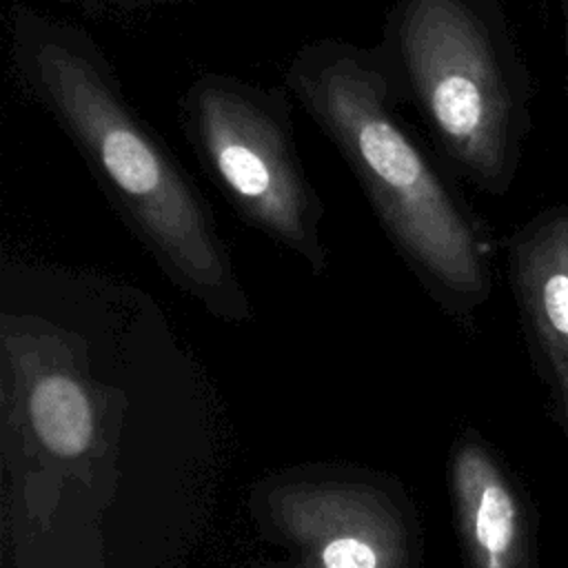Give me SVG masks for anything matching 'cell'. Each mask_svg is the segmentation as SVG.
Instances as JSON below:
<instances>
[{
	"label": "cell",
	"mask_w": 568,
	"mask_h": 568,
	"mask_svg": "<svg viewBox=\"0 0 568 568\" xmlns=\"http://www.w3.org/2000/svg\"><path fill=\"white\" fill-rule=\"evenodd\" d=\"M7 33L16 87L64 133L160 266L211 313L246 320L251 306L202 193L133 106L98 40L24 0L11 2Z\"/></svg>",
	"instance_id": "6da1fadb"
},
{
	"label": "cell",
	"mask_w": 568,
	"mask_h": 568,
	"mask_svg": "<svg viewBox=\"0 0 568 568\" xmlns=\"http://www.w3.org/2000/svg\"><path fill=\"white\" fill-rule=\"evenodd\" d=\"M284 87L339 151L384 231L453 308L488 297L486 244L448 166L402 118L375 47L311 40L282 73Z\"/></svg>",
	"instance_id": "7a4b0ae2"
},
{
	"label": "cell",
	"mask_w": 568,
	"mask_h": 568,
	"mask_svg": "<svg viewBox=\"0 0 568 568\" xmlns=\"http://www.w3.org/2000/svg\"><path fill=\"white\" fill-rule=\"evenodd\" d=\"M373 47L448 171L504 195L530 129V80L501 0H395Z\"/></svg>",
	"instance_id": "3957f363"
},
{
	"label": "cell",
	"mask_w": 568,
	"mask_h": 568,
	"mask_svg": "<svg viewBox=\"0 0 568 568\" xmlns=\"http://www.w3.org/2000/svg\"><path fill=\"white\" fill-rule=\"evenodd\" d=\"M293 102L286 87L200 71L180 95L178 118L202 171L237 215L320 273L324 206L295 146Z\"/></svg>",
	"instance_id": "277c9868"
},
{
	"label": "cell",
	"mask_w": 568,
	"mask_h": 568,
	"mask_svg": "<svg viewBox=\"0 0 568 568\" xmlns=\"http://www.w3.org/2000/svg\"><path fill=\"white\" fill-rule=\"evenodd\" d=\"M255 504L271 541L284 548L282 568H413V521L382 486L344 477L277 479Z\"/></svg>",
	"instance_id": "5b68a950"
},
{
	"label": "cell",
	"mask_w": 568,
	"mask_h": 568,
	"mask_svg": "<svg viewBox=\"0 0 568 568\" xmlns=\"http://www.w3.org/2000/svg\"><path fill=\"white\" fill-rule=\"evenodd\" d=\"M508 262L535 366L568 439V204L526 222L510 237Z\"/></svg>",
	"instance_id": "8992f818"
},
{
	"label": "cell",
	"mask_w": 568,
	"mask_h": 568,
	"mask_svg": "<svg viewBox=\"0 0 568 568\" xmlns=\"http://www.w3.org/2000/svg\"><path fill=\"white\" fill-rule=\"evenodd\" d=\"M448 475L468 568H537L530 506L490 446L459 437Z\"/></svg>",
	"instance_id": "52a82bcc"
},
{
	"label": "cell",
	"mask_w": 568,
	"mask_h": 568,
	"mask_svg": "<svg viewBox=\"0 0 568 568\" xmlns=\"http://www.w3.org/2000/svg\"><path fill=\"white\" fill-rule=\"evenodd\" d=\"M38 442L58 457H80L93 444L95 422L87 388L67 373L40 375L27 395Z\"/></svg>",
	"instance_id": "ba28073f"
},
{
	"label": "cell",
	"mask_w": 568,
	"mask_h": 568,
	"mask_svg": "<svg viewBox=\"0 0 568 568\" xmlns=\"http://www.w3.org/2000/svg\"><path fill=\"white\" fill-rule=\"evenodd\" d=\"M78 7L84 13L100 16V18H129L140 13H151L158 9L193 4L200 0H64Z\"/></svg>",
	"instance_id": "9c48e42d"
},
{
	"label": "cell",
	"mask_w": 568,
	"mask_h": 568,
	"mask_svg": "<svg viewBox=\"0 0 568 568\" xmlns=\"http://www.w3.org/2000/svg\"><path fill=\"white\" fill-rule=\"evenodd\" d=\"M561 9H564V22H566L564 44H566V102H568V0H561Z\"/></svg>",
	"instance_id": "30bf717a"
},
{
	"label": "cell",
	"mask_w": 568,
	"mask_h": 568,
	"mask_svg": "<svg viewBox=\"0 0 568 568\" xmlns=\"http://www.w3.org/2000/svg\"><path fill=\"white\" fill-rule=\"evenodd\" d=\"M535 2H537V4H539L544 11H546V4H548V0H535Z\"/></svg>",
	"instance_id": "8fae6325"
}]
</instances>
